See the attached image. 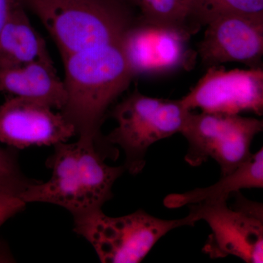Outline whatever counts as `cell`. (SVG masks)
I'll list each match as a JSON object with an SVG mask.
<instances>
[{
    "mask_svg": "<svg viewBox=\"0 0 263 263\" xmlns=\"http://www.w3.org/2000/svg\"><path fill=\"white\" fill-rule=\"evenodd\" d=\"M124 42L97 46L62 59L66 101L60 112L79 138L95 142L112 159L117 154L100 129L109 107L136 77Z\"/></svg>",
    "mask_w": 263,
    "mask_h": 263,
    "instance_id": "cell-1",
    "label": "cell"
},
{
    "mask_svg": "<svg viewBox=\"0 0 263 263\" xmlns=\"http://www.w3.org/2000/svg\"><path fill=\"white\" fill-rule=\"evenodd\" d=\"M139 19L144 23L176 29L191 36L197 32L190 20V0H139Z\"/></svg>",
    "mask_w": 263,
    "mask_h": 263,
    "instance_id": "cell-16",
    "label": "cell"
},
{
    "mask_svg": "<svg viewBox=\"0 0 263 263\" xmlns=\"http://www.w3.org/2000/svg\"><path fill=\"white\" fill-rule=\"evenodd\" d=\"M42 22L62 59L124 40L136 22L122 0H20Z\"/></svg>",
    "mask_w": 263,
    "mask_h": 263,
    "instance_id": "cell-3",
    "label": "cell"
},
{
    "mask_svg": "<svg viewBox=\"0 0 263 263\" xmlns=\"http://www.w3.org/2000/svg\"><path fill=\"white\" fill-rule=\"evenodd\" d=\"M262 187L263 149L261 148L233 172L221 176L220 179L212 186L171 194L164 197L163 203L167 209H178L199 202L228 200L231 194L245 189Z\"/></svg>",
    "mask_w": 263,
    "mask_h": 263,
    "instance_id": "cell-14",
    "label": "cell"
},
{
    "mask_svg": "<svg viewBox=\"0 0 263 263\" xmlns=\"http://www.w3.org/2000/svg\"><path fill=\"white\" fill-rule=\"evenodd\" d=\"M122 1L124 2V3H127V4L129 5V6L132 5L138 6V1H139V0H122Z\"/></svg>",
    "mask_w": 263,
    "mask_h": 263,
    "instance_id": "cell-20",
    "label": "cell"
},
{
    "mask_svg": "<svg viewBox=\"0 0 263 263\" xmlns=\"http://www.w3.org/2000/svg\"><path fill=\"white\" fill-rule=\"evenodd\" d=\"M263 18V0H190V20L195 30L228 15Z\"/></svg>",
    "mask_w": 263,
    "mask_h": 263,
    "instance_id": "cell-15",
    "label": "cell"
},
{
    "mask_svg": "<svg viewBox=\"0 0 263 263\" xmlns=\"http://www.w3.org/2000/svg\"><path fill=\"white\" fill-rule=\"evenodd\" d=\"M190 111L181 100L152 98L136 89L112 110L110 115L117 126L105 137V141L122 148L126 171L132 175L140 174L149 147L181 133Z\"/></svg>",
    "mask_w": 263,
    "mask_h": 263,
    "instance_id": "cell-4",
    "label": "cell"
},
{
    "mask_svg": "<svg viewBox=\"0 0 263 263\" xmlns=\"http://www.w3.org/2000/svg\"><path fill=\"white\" fill-rule=\"evenodd\" d=\"M262 129V120L255 118L190 111L181 132L188 143L185 161L198 167L212 159L221 176L229 174L251 157L252 141Z\"/></svg>",
    "mask_w": 263,
    "mask_h": 263,
    "instance_id": "cell-7",
    "label": "cell"
},
{
    "mask_svg": "<svg viewBox=\"0 0 263 263\" xmlns=\"http://www.w3.org/2000/svg\"><path fill=\"white\" fill-rule=\"evenodd\" d=\"M195 224L189 214L182 219H163L138 210L110 217L101 210L74 221L73 230L92 246L100 262L139 263L171 230Z\"/></svg>",
    "mask_w": 263,
    "mask_h": 263,
    "instance_id": "cell-5",
    "label": "cell"
},
{
    "mask_svg": "<svg viewBox=\"0 0 263 263\" xmlns=\"http://www.w3.org/2000/svg\"><path fill=\"white\" fill-rule=\"evenodd\" d=\"M46 160L52 171L46 182L30 185L19 198L27 202H47L67 209L74 221L99 211L114 197L116 181L126 171L124 165L112 167L109 158L95 142L79 138L77 142L55 145Z\"/></svg>",
    "mask_w": 263,
    "mask_h": 263,
    "instance_id": "cell-2",
    "label": "cell"
},
{
    "mask_svg": "<svg viewBox=\"0 0 263 263\" xmlns=\"http://www.w3.org/2000/svg\"><path fill=\"white\" fill-rule=\"evenodd\" d=\"M26 202L18 197L0 193V228L10 218L22 212ZM0 259L3 262H14L13 256L6 245L0 240Z\"/></svg>",
    "mask_w": 263,
    "mask_h": 263,
    "instance_id": "cell-18",
    "label": "cell"
},
{
    "mask_svg": "<svg viewBox=\"0 0 263 263\" xmlns=\"http://www.w3.org/2000/svg\"><path fill=\"white\" fill-rule=\"evenodd\" d=\"M198 53L208 68L238 62L249 68L261 67L263 55V18L228 15L206 26Z\"/></svg>",
    "mask_w": 263,
    "mask_h": 263,
    "instance_id": "cell-10",
    "label": "cell"
},
{
    "mask_svg": "<svg viewBox=\"0 0 263 263\" xmlns=\"http://www.w3.org/2000/svg\"><path fill=\"white\" fill-rule=\"evenodd\" d=\"M188 110L200 109L211 114L240 115L263 113L262 67L248 70L214 66L208 68L187 95L180 99Z\"/></svg>",
    "mask_w": 263,
    "mask_h": 263,
    "instance_id": "cell-8",
    "label": "cell"
},
{
    "mask_svg": "<svg viewBox=\"0 0 263 263\" xmlns=\"http://www.w3.org/2000/svg\"><path fill=\"white\" fill-rule=\"evenodd\" d=\"M190 36L176 29L144 23L139 19L127 31L124 50L136 76L172 72L190 60Z\"/></svg>",
    "mask_w": 263,
    "mask_h": 263,
    "instance_id": "cell-11",
    "label": "cell"
},
{
    "mask_svg": "<svg viewBox=\"0 0 263 263\" xmlns=\"http://www.w3.org/2000/svg\"><path fill=\"white\" fill-rule=\"evenodd\" d=\"M24 8L20 2L0 34V67L53 60L44 38L33 27Z\"/></svg>",
    "mask_w": 263,
    "mask_h": 263,
    "instance_id": "cell-13",
    "label": "cell"
},
{
    "mask_svg": "<svg viewBox=\"0 0 263 263\" xmlns=\"http://www.w3.org/2000/svg\"><path fill=\"white\" fill-rule=\"evenodd\" d=\"M20 2V0H0V34L12 12Z\"/></svg>",
    "mask_w": 263,
    "mask_h": 263,
    "instance_id": "cell-19",
    "label": "cell"
},
{
    "mask_svg": "<svg viewBox=\"0 0 263 263\" xmlns=\"http://www.w3.org/2000/svg\"><path fill=\"white\" fill-rule=\"evenodd\" d=\"M0 92L60 110L66 101L65 84L57 74L53 60L0 67Z\"/></svg>",
    "mask_w": 263,
    "mask_h": 263,
    "instance_id": "cell-12",
    "label": "cell"
},
{
    "mask_svg": "<svg viewBox=\"0 0 263 263\" xmlns=\"http://www.w3.org/2000/svg\"><path fill=\"white\" fill-rule=\"evenodd\" d=\"M44 104L8 96L0 105V142L15 149L55 146L76 136L61 112Z\"/></svg>",
    "mask_w": 263,
    "mask_h": 263,
    "instance_id": "cell-9",
    "label": "cell"
},
{
    "mask_svg": "<svg viewBox=\"0 0 263 263\" xmlns=\"http://www.w3.org/2000/svg\"><path fill=\"white\" fill-rule=\"evenodd\" d=\"M236 195L233 207L228 200L188 205L194 222L205 221L212 230L202 252L212 259L235 256L247 263H262V203L240 192Z\"/></svg>",
    "mask_w": 263,
    "mask_h": 263,
    "instance_id": "cell-6",
    "label": "cell"
},
{
    "mask_svg": "<svg viewBox=\"0 0 263 263\" xmlns=\"http://www.w3.org/2000/svg\"><path fill=\"white\" fill-rule=\"evenodd\" d=\"M39 182L22 172L17 149L0 147V193L19 197L30 185Z\"/></svg>",
    "mask_w": 263,
    "mask_h": 263,
    "instance_id": "cell-17",
    "label": "cell"
},
{
    "mask_svg": "<svg viewBox=\"0 0 263 263\" xmlns=\"http://www.w3.org/2000/svg\"><path fill=\"white\" fill-rule=\"evenodd\" d=\"M1 262H2L1 259H0V263H1Z\"/></svg>",
    "mask_w": 263,
    "mask_h": 263,
    "instance_id": "cell-21",
    "label": "cell"
}]
</instances>
